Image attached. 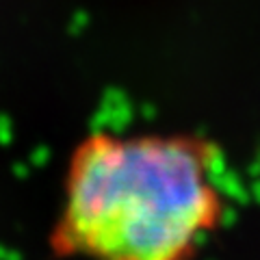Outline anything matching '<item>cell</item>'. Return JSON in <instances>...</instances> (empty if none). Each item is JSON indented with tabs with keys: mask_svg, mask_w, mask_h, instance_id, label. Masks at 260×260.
Here are the masks:
<instances>
[{
	"mask_svg": "<svg viewBox=\"0 0 260 260\" xmlns=\"http://www.w3.org/2000/svg\"><path fill=\"white\" fill-rule=\"evenodd\" d=\"M223 215L208 141L98 130L68 158L48 245L70 260H195Z\"/></svg>",
	"mask_w": 260,
	"mask_h": 260,
	"instance_id": "cell-1",
	"label": "cell"
}]
</instances>
